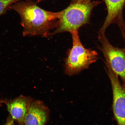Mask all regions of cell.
I'll list each match as a JSON object with an SVG mask.
<instances>
[{
	"label": "cell",
	"mask_w": 125,
	"mask_h": 125,
	"mask_svg": "<svg viewBox=\"0 0 125 125\" xmlns=\"http://www.w3.org/2000/svg\"><path fill=\"white\" fill-rule=\"evenodd\" d=\"M10 7L20 16L24 36L47 37L51 30L57 27L62 12L45 10L31 0L18 1Z\"/></svg>",
	"instance_id": "6da1fadb"
},
{
	"label": "cell",
	"mask_w": 125,
	"mask_h": 125,
	"mask_svg": "<svg viewBox=\"0 0 125 125\" xmlns=\"http://www.w3.org/2000/svg\"><path fill=\"white\" fill-rule=\"evenodd\" d=\"M101 2L97 1L87 3H71L66 8L62 11L58 26L52 35L64 32H71L89 21L94 8Z\"/></svg>",
	"instance_id": "7a4b0ae2"
},
{
	"label": "cell",
	"mask_w": 125,
	"mask_h": 125,
	"mask_svg": "<svg viewBox=\"0 0 125 125\" xmlns=\"http://www.w3.org/2000/svg\"><path fill=\"white\" fill-rule=\"evenodd\" d=\"M70 33L72 36L73 46L65 63V73L69 75L77 74L88 68L98 58L96 51L86 49L83 46L79 39L78 30Z\"/></svg>",
	"instance_id": "3957f363"
},
{
	"label": "cell",
	"mask_w": 125,
	"mask_h": 125,
	"mask_svg": "<svg viewBox=\"0 0 125 125\" xmlns=\"http://www.w3.org/2000/svg\"><path fill=\"white\" fill-rule=\"evenodd\" d=\"M100 49L107 64L125 84V48L121 49L111 44L105 34H98Z\"/></svg>",
	"instance_id": "277c9868"
},
{
	"label": "cell",
	"mask_w": 125,
	"mask_h": 125,
	"mask_svg": "<svg viewBox=\"0 0 125 125\" xmlns=\"http://www.w3.org/2000/svg\"><path fill=\"white\" fill-rule=\"evenodd\" d=\"M106 65V70L113 91L112 107L114 116L117 125H125V84H121L118 76L108 65Z\"/></svg>",
	"instance_id": "5b68a950"
},
{
	"label": "cell",
	"mask_w": 125,
	"mask_h": 125,
	"mask_svg": "<svg viewBox=\"0 0 125 125\" xmlns=\"http://www.w3.org/2000/svg\"><path fill=\"white\" fill-rule=\"evenodd\" d=\"M107 13L105 21L100 29L99 34H105L106 30L112 23L118 25L121 31L125 30V23L123 10L125 0H104Z\"/></svg>",
	"instance_id": "8992f818"
},
{
	"label": "cell",
	"mask_w": 125,
	"mask_h": 125,
	"mask_svg": "<svg viewBox=\"0 0 125 125\" xmlns=\"http://www.w3.org/2000/svg\"><path fill=\"white\" fill-rule=\"evenodd\" d=\"M50 111L43 103L32 99L30 103L25 120V125H46Z\"/></svg>",
	"instance_id": "52a82bcc"
},
{
	"label": "cell",
	"mask_w": 125,
	"mask_h": 125,
	"mask_svg": "<svg viewBox=\"0 0 125 125\" xmlns=\"http://www.w3.org/2000/svg\"><path fill=\"white\" fill-rule=\"evenodd\" d=\"M32 98L23 95L7 100L5 104L10 115L19 125H25V120L30 103Z\"/></svg>",
	"instance_id": "ba28073f"
},
{
	"label": "cell",
	"mask_w": 125,
	"mask_h": 125,
	"mask_svg": "<svg viewBox=\"0 0 125 125\" xmlns=\"http://www.w3.org/2000/svg\"><path fill=\"white\" fill-rule=\"evenodd\" d=\"M22 0H0V15L5 13L10 6Z\"/></svg>",
	"instance_id": "9c48e42d"
},
{
	"label": "cell",
	"mask_w": 125,
	"mask_h": 125,
	"mask_svg": "<svg viewBox=\"0 0 125 125\" xmlns=\"http://www.w3.org/2000/svg\"><path fill=\"white\" fill-rule=\"evenodd\" d=\"M4 125H15L14 120L10 115L8 117L7 121Z\"/></svg>",
	"instance_id": "30bf717a"
},
{
	"label": "cell",
	"mask_w": 125,
	"mask_h": 125,
	"mask_svg": "<svg viewBox=\"0 0 125 125\" xmlns=\"http://www.w3.org/2000/svg\"><path fill=\"white\" fill-rule=\"evenodd\" d=\"M71 3H87L90 2L91 0H71Z\"/></svg>",
	"instance_id": "8fae6325"
},
{
	"label": "cell",
	"mask_w": 125,
	"mask_h": 125,
	"mask_svg": "<svg viewBox=\"0 0 125 125\" xmlns=\"http://www.w3.org/2000/svg\"><path fill=\"white\" fill-rule=\"evenodd\" d=\"M7 99H0V107H2V104H5Z\"/></svg>",
	"instance_id": "7c38bea8"
},
{
	"label": "cell",
	"mask_w": 125,
	"mask_h": 125,
	"mask_svg": "<svg viewBox=\"0 0 125 125\" xmlns=\"http://www.w3.org/2000/svg\"><path fill=\"white\" fill-rule=\"evenodd\" d=\"M121 31L122 35L123 38L124 39L125 44V30H122Z\"/></svg>",
	"instance_id": "4fadbf2b"
}]
</instances>
